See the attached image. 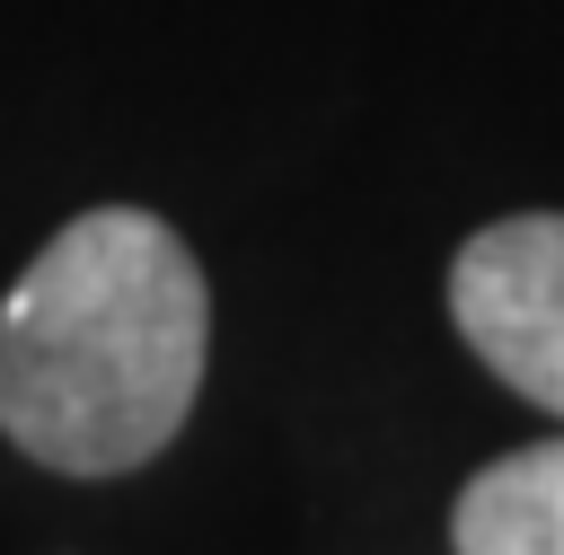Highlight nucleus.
<instances>
[{"label":"nucleus","mask_w":564,"mask_h":555,"mask_svg":"<svg viewBox=\"0 0 564 555\" xmlns=\"http://www.w3.org/2000/svg\"><path fill=\"white\" fill-rule=\"evenodd\" d=\"M203 361L212 291L194 247L141 203H97L0 300V432L62 476H132L185 432Z\"/></svg>","instance_id":"f257e3e1"},{"label":"nucleus","mask_w":564,"mask_h":555,"mask_svg":"<svg viewBox=\"0 0 564 555\" xmlns=\"http://www.w3.org/2000/svg\"><path fill=\"white\" fill-rule=\"evenodd\" d=\"M449 317L502 388L564 414V211L485 220L449 255Z\"/></svg>","instance_id":"f03ea898"},{"label":"nucleus","mask_w":564,"mask_h":555,"mask_svg":"<svg viewBox=\"0 0 564 555\" xmlns=\"http://www.w3.org/2000/svg\"><path fill=\"white\" fill-rule=\"evenodd\" d=\"M449 546L458 555H564V432L476 467L458 485Z\"/></svg>","instance_id":"7ed1b4c3"}]
</instances>
